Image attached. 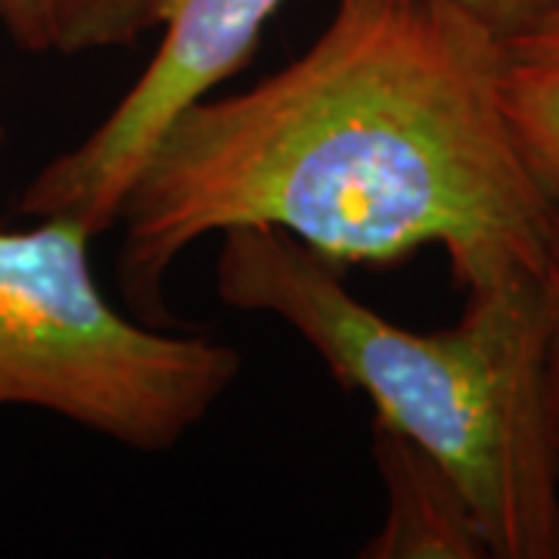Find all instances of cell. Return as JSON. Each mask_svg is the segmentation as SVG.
Wrapping results in <instances>:
<instances>
[{
	"mask_svg": "<svg viewBox=\"0 0 559 559\" xmlns=\"http://www.w3.org/2000/svg\"><path fill=\"white\" fill-rule=\"evenodd\" d=\"M498 75L500 40L444 0H340L296 60L162 131L121 202V296L168 323L175 261L237 227L345 271L439 246L460 286L540 274L554 205L513 146Z\"/></svg>",
	"mask_w": 559,
	"mask_h": 559,
	"instance_id": "1",
	"label": "cell"
},
{
	"mask_svg": "<svg viewBox=\"0 0 559 559\" xmlns=\"http://www.w3.org/2000/svg\"><path fill=\"white\" fill-rule=\"evenodd\" d=\"M227 308L289 326L373 423L414 441L457 481L495 559H559V457L547 411L540 274L463 286L454 323L417 333L348 289L345 267L267 227L221 234Z\"/></svg>",
	"mask_w": 559,
	"mask_h": 559,
	"instance_id": "2",
	"label": "cell"
},
{
	"mask_svg": "<svg viewBox=\"0 0 559 559\" xmlns=\"http://www.w3.org/2000/svg\"><path fill=\"white\" fill-rule=\"evenodd\" d=\"M0 230V407H35L138 454L190 439L242 373L237 345L128 318L69 215Z\"/></svg>",
	"mask_w": 559,
	"mask_h": 559,
	"instance_id": "3",
	"label": "cell"
},
{
	"mask_svg": "<svg viewBox=\"0 0 559 559\" xmlns=\"http://www.w3.org/2000/svg\"><path fill=\"white\" fill-rule=\"evenodd\" d=\"M286 0H159L162 40L109 116L57 153L16 200L20 218L69 215L94 237L119 227L124 193L162 131L240 75Z\"/></svg>",
	"mask_w": 559,
	"mask_h": 559,
	"instance_id": "4",
	"label": "cell"
},
{
	"mask_svg": "<svg viewBox=\"0 0 559 559\" xmlns=\"http://www.w3.org/2000/svg\"><path fill=\"white\" fill-rule=\"evenodd\" d=\"M373 463L385 491V516L360 547L364 559L491 557L479 520L460 485L432 454L373 423Z\"/></svg>",
	"mask_w": 559,
	"mask_h": 559,
	"instance_id": "5",
	"label": "cell"
},
{
	"mask_svg": "<svg viewBox=\"0 0 559 559\" xmlns=\"http://www.w3.org/2000/svg\"><path fill=\"white\" fill-rule=\"evenodd\" d=\"M500 109L528 178L559 209V13L500 40Z\"/></svg>",
	"mask_w": 559,
	"mask_h": 559,
	"instance_id": "6",
	"label": "cell"
},
{
	"mask_svg": "<svg viewBox=\"0 0 559 559\" xmlns=\"http://www.w3.org/2000/svg\"><path fill=\"white\" fill-rule=\"evenodd\" d=\"M156 20L159 0H53V53L121 50L153 32Z\"/></svg>",
	"mask_w": 559,
	"mask_h": 559,
	"instance_id": "7",
	"label": "cell"
},
{
	"mask_svg": "<svg viewBox=\"0 0 559 559\" xmlns=\"http://www.w3.org/2000/svg\"><path fill=\"white\" fill-rule=\"evenodd\" d=\"M540 283L547 299V411H550V429L559 457V209H554L547 227Z\"/></svg>",
	"mask_w": 559,
	"mask_h": 559,
	"instance_id": "8",
	"label": "cell"
},
{
	"mask_svg": "<svg viewBox=\"0 0 559 559\" xmlns=\"http://www.w3.org/2000/svg\"><path fill=\"white\" fill-rule=\"evenodd\" d=\"M488 28L498 40L513 38L559 13V0H444Z\"/></svg>",
	"mask_w": 559,
	"mask_h": 559,
	"instance_id": "9",
	"label": "cell"
},
{
	"mask_svg": "<svg viewBox=\"0 0 559 559\" xmlns=\"http://www.w3.org/2000/svg\"><path fill=\"white\" fill-rule=\"evenodd\" d=\"M0 28L28 57L53 53V0H0Z\"/></svg>",
	"mask_w": 559,
	"mask_h": 559,
	"instance_id": "10",
	"label": "cell"
},
{
	"mask_svg": "<svg viewBox=\"0 0 559 559\" xmlns=\"http://www.w3.org/2000/svg\"><path fill=\"white\" fill-rule=\"evenodd\" d=\"M7 143V124H3V116H0V146Z\"/></svg>",
	"mask_w": 559,
	"mask_h": 559,
	"instance_id": "11",
	"label": "cell"
}]
</instances>
